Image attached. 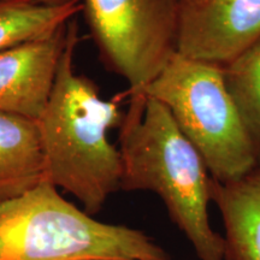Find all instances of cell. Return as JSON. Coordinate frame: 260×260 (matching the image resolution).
<instances>
[{
  "label": "cell",
  "mask_w": 260,
  "mask_h": 260,
  "mask_svg": "<svg viewBox=\"0 0 260 260\" xmlns=\"http://www.w3.org/2000/svg\"><path fill=\"white\" fill-rule=\"evenodd\" d=\"M75 18L69 22L67 47L37 126L45 181L76 198L92 216L121 189V153L110 142L109 130L121 125L124 115L117 100H104L95 82L75 70Z\"/></svg>",
  "instance_id": "cell-1"
},
{
  "label": "cell",
  "mask_w": 260,
  "mask_h": 260,
  "mask_svg": "<svg viewBox=\"0 0 260 260\" xmlns=\"http://www.w3.org/2000/svg\"><path fill=\"white\" fill-rule=\"evenodd\" d=\"M121 189L153 191L200 260H225L224 237L210 224L209 169L178 129L168 107L154 98L130 96L119 125Z\"/></svg>",
  "instance_id": "cell-2"
},
{
  "label": "cell",
  "mask_w": 260,
  "mask_h": 260,
  "mask_svg": "<svg viewBox=\"0 0 260 260\" xmlns=\"http://www.w3.org/2000/svg\"><path fill=\"white\" fill-rule=\"evenodd\" d=\"M0 260H171L140 230L107 224L50 182L0 204Z\"/></svg>",
  "instance_id": "cell-3"
},
{
  "label": "cell",
  "mask_w": 260,
  "mask_h": 260,
  "mask_svg": "<svg viewBox=\"0 0 260 260\" xmlns=\"http://www.w3.org/2000/svg\"><path fill=\"white\" fill-rule=\"evenodd\" d=\"M144 94L168 107L212 180L236 181L260 167V147L226 88L220 65L177 52Z\"/></svg>",
  "instance_id": "cell-4"
},
{
  "label": "cell",
  "mask_w": 260,
  "mask_h": 260,
  "mask_svg": "<svg viewBox=\"0 0 260 260\" xmlns=\"http://www.w3.org/2000/svg\"><path fill=\"white\" fill-rule=\"evenodd\" d=\"M182 0H81L105 67L144 94L177 53Z\"/></svg>",
  "instance_id": "cell-5"
},
{
  "label": "cell",
  "mask_w": 260,
  "mask_h": 260,
  "mask_svg": "<svg viewBox=\"0 0 260 260\" xmlns=\"http://www.w3.org/2000/svg\"><path fill=\"white\" fill-rule=\"evenodd\" d=\"M260 37V0H182L178 53L226 64Z\"/></svg>",
  "instance_id": "cell-6"
},
{
  "label": "cell",
  "mask_w": 260,
  "mask_h": 260,
  "mask_svg": "<svg viewBox=\"0 0 260 260\" xmlns=\"http://www.w3.org/2000/svg\"><path fill=\"white\" fill-rule=\"evenodd\" d=\"M68 32L69 22L0 50V112L34 122L40 118L53 89Z\"/></svg>",
  "instance_id": "cell-7"
},
{
  "label": "cell",
  "mask_w": 260,
  "mask_h": 260,
  "mask_svg": "<svg viewBox=\"0 0 260 260\" xmlns=\"http://www.w3.org/2000/svg\"><path fill=\"white\" fill-rule=\"evenodd\" d=\"M222 214L225 260H260V167L240 180L211 182Z\"/></svg>",
  "instance_id": "cell-8"
},
{
  "label": "cell",
  "mask_w": 260,
  "mask_h": 260,
  "mask_svg": "<svg viewBox=\"0 0 260 260\" xmlns=\"http://www.w3.org/2000/svg\"><path fill=\"white\" fill-rule=\"evenodd\" d=\"M45 180L37 122L0 112V204Z\"/></svg>",
  "instance_id": "cell-9"
},
{
  "label": "cell",
  "mask_w": 260,
  "mask_h": 260,
  "mask_svg": "<svg viewBox=\"0 0 260 260\" xmlns=\"http://www.w3.org/2000/svg\"><path fill=\"white\" fill-rule=\"evenodd\" d=\"M81 11V2L46 5L38 0H0V50L54 31Z\"/></svg>",
  "instance_id": "cell-10"
},
{
  "label": "cell",
  "mask_w": 260,
  "mask_h": 260,
  "mask_svg": "<svg viewBox=\"0 0 260 260\" xmlns=\"http://www.w3.org/2000/svg\"><path fill=\"white\" fill-rule=\"evenodd\" d=\"M222 70L226 88L260 147V37Z\"/></svg>",
  "instance_id": "cell-11"
},
{
  "label": "cell",
  "mask_w": 260,
  "mask_h": 260,
  "mask_svg": "<svg viewBox=\"0 0 260 260\" xmlns=\"http://www.w3.org/2000/svg\"><path fill=\"white\" fill-rule=\"evenodd\" d=\"M38 2H40L42 4H46V5H63V4H69V3H74V2H81V0H38Z\"/></svg>",
  "instance_id": "cell-12"
}]
</instances>
